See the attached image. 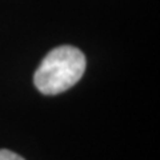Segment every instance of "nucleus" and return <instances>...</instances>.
<instances>
[{
  "mask_svg": "<svg viewBox=\"0 0 160 160\" xmlns=\"http://www.w3.org/2000/svg\"><path fill=\"white\" fill-rule=\"evenodd\" d=\"M87 60L79 48L60 46L49 51L33 75L35 87L44 95H58L73 87L86 71Z\"/></svg>",
  "mask_w": 160,
  "mask_h": 160,
  "instance_id": "1",
  "label": "nucleus"
},
{
  "mask_svg": "<svg viewBox=\"0 0 160 160\" xmlns=\"http://www.w3.org/2000/svg\"><path fill=\"white\" fill-rule=\"evenodd\" d=\"M0 160H26L16 152H12L9 149H0Z\"/></svg>",
  "mask_w": 160,
  "mask_h": 160,
  "instance_id": "2",
  "label": "nucleus"
}]
</instances>
